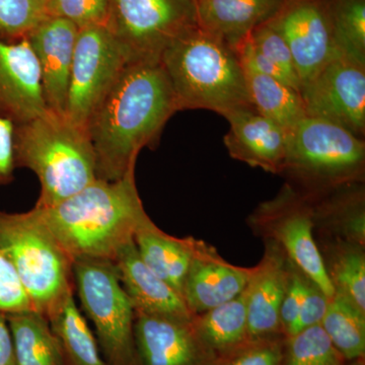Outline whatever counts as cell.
I'll return each mask as SVG.
<instances>
[{"label": "cell", "mask_w": 365, "mask_h": 365, "mask_svg": "<svg viewBox=\"0 0 365 365\" xmlns=\"http://www.w3.org/2000/svg\"><path fill=\"white\" fill-rule=\"evenodd\" d=\"M312 199L314 237H334L365 246L364 182L346 185Z\"/></svg>", "instance_id": "obj_21"}, {"label": "cell", "mask_w": 365, "mask_h": 365, "mask_svg": "<svg viewBox=\"0 0 365 365\" xmlns=\"http://www.w3.org/2000/svg\"><path fill=\"white\" fill-rule=\"evenodd\" d=\"M307 117L319 118L365 136V66L335 55L300 88Z\"/></svg>", "instance_id": "obj_11"}, {"label": "cell", "mask_w": 365, "mask_h": 365, "mask_svg": "<svg viewBox=\"0 0 365 365\" xmlns=\"http://www.w3.org/2000/svg\"><path fill=\"white\" fill-rule=\"evenodd\" d=\"M252 268L222 258L215 247L197 240L182 289V299L193 316L234 299L246 289Z\"/></svg>", "instance_id": "obj_17"}, {"label": "cell", "mask_w": 365, "mask_h": 365, "mask_svg": "<svg viewBox=\"0 0 365 365\" xmlns=\"http://www.w3.org/2000/svg\"><path fill=\"white\" fill-rule=\"evenodd\" d=\"M134 346L136 365H215L218 359L193 319L135 314Z\"/></svg>", "instance_id": "obj_13"}, {"label": "cell", "mask_w": 365, "mask_h": 365, "mask_svg": "<svg viewBox=\"0 0 365 365\" xmlns=\"http://www.w3.org/2000/svg\"><path fill=\"white\" fill-rule=\"evenodd\" d=\"M345 362L321 325L309 327L285 338L281 365H342Z\"/></svg>", "instance_id": "obj_30"}, {"label": "cell", "mask_w": 365, "mask_h": 365, "mask_svg": "<svg viewBox=\"0 0 365 365\" xmlns=\"http://www.w3.org/2000/svg\"><path fill=\"white\" fill-rule=\"evenodd\" d=\"M329 300H330V297L313 280L309 278L306 295H304V302L300 307L299 318H297L294 330L289 336L309 328V327L321 325L322 319L328 309Z\"/></svg>", "instance_id": "obj_37"}, {"label": "cell", "mask_w": 365, "mask_h": 365, "mask_svg": "<svg viewBox=\"0 0 365 365\" xmlns=\"http://www.w3.org/2000/svg\"><path fill=\"white\" fill-rule=\"evenodd\" d=\"M73 280L83 309L95 326L106 362L108 365H136L135 311L113 261L76 259Z\"/></svg>", "instance_id": "obj_7"}, {"label": "cell", "mask_w": 365, "mask_h": 365, "mask_svg": "<svg viewBox=\"0 0 365 365\" xmlns=\"http://www.w3.org/2000/svg\"><path fill=\"white\" fill-rule=\"evenodd\" d=\"M35 208L72 261H112L148 217L137 190L135 170L118 181L97 179L51 207Z\"/></svg>", "instance_id": "obj_2"}, {"label": "cell", "mask_w": 365, "mask_h": 365, "mask_svg": "<svg viewBox=\"0 0 365 365\" xmlns=\"http://www.w3.org/2000/svg\"><path fill=\"white\" fill-rule=\"evenodd\" d=\"M197 26V0H112L107 24L127 64L160 62L175 41Z\"/></svg>", "instance_id": "obj_8"}, {"label": "cell", "mask_w": 365, "mask_h": 365, "mask_svg": "<svg viewBox=\"0 0 365 365\" xmlns=\"http://www.w3.org/2000/svg\"><path fill=\"white\" fill-rule=\"evenodd\" d=\"M290 261V260H289ZM309 277L290 261L289 281L280 309V321L284 335L289 336L299 318L307 292Z\"/></svg>", "instance_id": "obj_36"}, {"label": "cell", "mask_w": 365, "mask_h": 365, "mask_svg": "<svg viewBox=\"0 0 365 365\" xmlns=\"http://www.w3.org/2000/svg\"><path fill=\"white\" fill-rule=\"evenodd\" d=\"M38 1L40 2L41 4H42L43 6H46V4H48V1H49V0H38Z\"/></svg>", "instance_id": "obj_41"}, {"label": "cell", "mask_w": 365, "mask_h": 365, "mask_svg": "<svg viewBox=\"0 0 365 365\" xmlns=\"http://www.w3.org/2000/svg\"><path fill=\"white\" fill-rule=\"evenodd\" d=\"M126 66V57L107 26L79 29L67 91L66 116L86 128L91 114Z\"/></svg>", "instance_id": "obj_10"}, {"label": "cell", "mask_w": 365, "mask_h": 365, "mask_svg": "<svg viewBox=\"0 0 365 365\" xmlns=\"http://www.w3.org/2000/svg\"><path fill=\"white\" fill-rule=\"evenodd\" d=\"M39 63L28 39H0V116L14 124L47 112Z\"/></svg>", "instance_id": "obj_15"}, {"label": "cell", "mask_w": 365, "mask_h": 365, "mask_svg": "<svg viewBox=\"0 0 365 365\" xmlns=\"http://www.w3.org/2000/svg\"><path fill=\"white\" fill-rule=\"evenodd\" d=\"M0 249L18 274L34 311L46 318L67 294L76 292L73 261L35 207L23 213L0 211Z\"/></svg>", "instance_id": "obj_6"}, {"label": "cell", "mask_w": 365, "mask_h": 365, "mask_svg": "<svg viewBox=\"0 0 365 365\" xmlns=\"http://www.w3.org/2000/svg\"><path fill=\"white\" fill-rule=\"evenodd\" d=\"M247 222L255 235L277 245L300 271L333 297L335 290L314 237L312 197L287 182L274 198L259 204Z\"/></svg>", "instance_id": "obj_9"}, {"label": "cell", "mask_w": 365, "mask_h": 365, "mask_svg": "<svg viewBox=\"0 0 365 365\" xmlns=\"http://www.w3.org/2000/svg\"><path fill=\"white\" fill-rule=\"evenodd\" d=\"M47 319L59 341L67 365H108L98 340L76 306L74 292L53 307Z\"/></svg>", "instance_id": "obj_25"}, {"label": "cell", "mask_w": 365, "mask_h": 365, "mask_svg": "<svg viewBox=\"0 0 365 365\" xmlns=\"http://www.w3.org/2000/svg\"><path fill=\"white\" fill-rule=\"evenodd\" d=\"M160 63L180 111L209 110L225 117L253 107L237 53L199 26L175 41L163 52Z\"/></svg>", "instance_id": "obj_4"}, {"label": "cell", "mask_w": 365, "mask_h": 365, "mask_svg": "<svg viewBox=\"0 0 365 365\" xmlns=\"http://www.w3.org/2000/svg\"><path fill=\"white\" fill-rule=\"evenodd\" d=\"M252 106L287 132L307 117L299 91L242 62Z\"/></svg>", "instance_id": "obj_24"}, {"label": "cell", "mask_w": 365, "mask_h": 365, "mask_svg": "<svg viewBox=\"0 0 365 365\" xmlns=\"http://www.w3.org/2000/svg\"><path fill=\"white\" fill-rule=\"evenodd\" d=\"M285 338L248 341L218 357L215 365H281Z\"/></svg>", "instance_id": "obj_34"}, {"label": "cell", "mask_w": 365, "mask_h": 365, "mask_svg": "<svg viewBox=\"0 0 365 365\" xmlns=\"http://www.w3.org/2000/svg\"><path fill=\"white\" fill-rule=\"evenodd\" d=\"M267 24L289 47L302 88L336 55L328 0H283Z\"/></svg>", "instance_id": "obj_12"}, {"label": "cell", "mask_w": 365, "mask_h": 365, "mask_svg": "<svg viewBox=\"0 0 365 365\" xmlns=\"http://www.w3.org/2000/svg\"><path fill=\"white\" fill-rule=\"evenodd\" d=\"M14 126L11 120L0 116V186L13 182L14 160Z\"/></svg>", "instance_id": "obj_38"}, {"label": "cell", "mask_w": 365, "mask_h": 365, "mask_svg": "<svg viewBox=\"0 0 365 365\" xmlns=\"http://www.w3.org/2000/svg\"><path fill=\"white\" fill-rule=\"evenodd\" d=\"M283 0H197L199 28L235 49L255 29L268 23Z\"/></svg>", "instance_id": "obj_20"}, {"label": "cell", "mask_w": 365, "mask_h": 365, "mask_svg": "<svg viewBox=\"0 0 365 365\" xmlns=\"http://www.w3.org/2000/svg\"><path fill=\"white\" fill-rule=\"evenodd\" d=\"M112 261L135 314L193 319L181 295L144 263L134 240L124 245Z\"/></svg>", "instance_id": "obj_19"}, {"label": "cell", "mask_w": 365, "mask_h": 365, "mask_svg": "<svg viewBox=\"0 0 365 365\" xmlns=\"http://www.w3.org/2000/svg\"><path fill=\"white\" fill-rule=\"evenodd\" d=\"M14 160L16 168L33 170L39 179L36 207H51L98 179L95 151L86 129L49 110L16 124Z\"/></svg>", "instance_id": "obj_3"}, {"label": "cell", "mask_w": 365, "mask_h": 365, "mask_svg": "<svg viewBox=\"0 0 365 365\" xmlns=\"http://www.w3.org/2000/svg\"><path fill=\"white\" fill-rule=\"evenodd\" d=\"M177 112L176 96L160 62L127 64L86 123L98 179L118 181L135 170L139 153L158 146Z\"/></svg>", "instance_id": "obj_1"}, {"label": "cell", "mask_w": 365, "mask_h": 365, "mask_svg": "<svg viewBox=\"0 0 365 365\" xmlns=\"http://www.w3.org/2000/svg\"><path fill=\"white\" fill-rule=\"evenodd\" d=\"M199 335L218 355L248 342V316L245 294L193 318Z\"/></svg>", "instance_id": "obj_27"}, {"label": "cell", "mask_w": 365, "mask_h": 365, "mask_svg": "<svg viewBox=\"0 0 365 365\" xmlns=\"http://www.w3.org/2000/svg\"><path fill=\"white\" fill-rule=\"evenodd\" d=\"M47 16L38 0H0V39L9 42L26 39Z\"/></svg>", "instance_id": "obj_31"}, {"label": "cell", "mask_w": 365, "mask_h": 365, "mask_svg": "<svg viewBox=\"0 0 365 365\" xmlns=\"http://www.w3.org/2000/svg\"><path fill=\"white\" fill-rule=\"evenodd\" d=\"M250 42L266 58L278 67L287 76L288 83L300 93V79L292 53L284 39L267 23L250 34Z\"/></svg>", "instance_id": "obj_32"}, {"label": "cell", "mask_w": 365, "mask_h": 365, "mask_svg": "<svg viewBox=\"0 0 365 365\" xmlns=\"http://www.w3.org/2000/svg\"><path fill=\"white\" fill-rule=\"evenodd\" d=\"M112 0H49L45 11L48 16L66 19L78 29L107 26Z\"/></svg>", "instance_id": "obj_33"}, {"label": "cell", "mask_w": 365, "mask_h": 365, "mask_svg": "<svg viewBox=\"0 0 365 365\" xmlns=\"http://www.w3.org/2000/svg\"><path fill=\"white\" fill-rule=\"evenodd\" d=\"M316 241L335 292L365 312V246L334 237Z\"/></svg>", "instance_id": "obj_23"}, {"label": "cell", "mask_w": 365, "mask_h": 365, "mask_svg": "<svg viewBox=\"0 0 365 365\" xmlns=\"http://www.w3.org/2000/svg\"><path fill=\"white\" fill-rule=\"evenodd\" d=\"M336 55L365 66V0H328Z\"/></svg>", "instance_id": "obj_29"}, {"label": "cell", "mask_w": 365, "mask_h": 365, "mask_svg": "<svg viewBox=\"0 0 365 365\" xmlns=\"http://www.w3.org/2000/svg\"><path fill=\"white\" fill-rule=\"evenodd\" d=\"M34 311L32 302L14 266L0 249V312L4 314Z\"/></svg>", "instance_id": "obj_35"}, {"label": "cell", "mask_w": 365, "mask_h": 365, "mask_svg": "<svg viewBox=\"0 0 365 365\" xmlns=\"http://www.w3.org/2000/svg\"><path fill=\"white\" fill-rule=\"evenodd\" d=\"M342 365H364V359L353 360V361H347Z\"/></svg>", "instance_id": "obj_40"}, {"label": "cell", "mask_w": 365, "mask_h": 365, "mask_svg": "<svg viewBox=\"0 0 365 365\" xmlns=\"http://www.w3.org/2000/svg\"><path fill=\"white\" fill-rule=\"evenodd\" d=\"M78 31V26L71 21L47 16L26 38L39 63L46 107L57 114L66 115L67 91Z\"/></svg>", "instance_id": "obj_16"}, {"label": "cell", "mask_w": 365, "mask_h": 365, "mask_svg": "<svg viewBox=\"0 0 365 365\" xmlns=\"http://www.w3.org/2000/svg\"><path fill=\"white\" fill-rule=\"evenodd\" d=\"M264 244L263 257L252 267L244 290L249 341L287 337L281 326L280 309L289 281L290 261L273 242Z\"/></svg>", "instance_id": "obj_14"}, {"label": "cell", "mask_w": 365, "mask_h": 365, "mask_svg": "<svg viewBox=\"0 0 365 365\" xmlns=\"http://www.w3.org/2000/svg\"><path fill=\"white\" fill-rule=\"evenodd\" d=\"M321 326L346 361L364 359L365 312L347 297L334 294Z\"/></svg>", "instance_id": "obj_28"}, {"label": "cell", "mask_w": 365, "mask_h": 365, "mask_svg": "<svg viewBox=\"0 0 365 365\" xmlns=\"http://www.w3.org/2000/svg\"><path fill=\"white\" fill-rule=\"evenodd\" d=\"M0 365H16L13 334L6 314L0 312Z\"/></svg>", "instance_id": "obj_39"}, {"label": "cell", "mask_w": 365, "mask_h": 365, "mask_svg": "<svg viewBox=\"0 0 365 365\" xmlns=\"http://www.w3.org/2000/svg\"><path fill=\"white\" fill-rule=\"evenodd\" d=\"M280 176L313 198L364 182V138L326 120L307 116L288 132L287 160Z\"/></svg>", "instance_id": "obj_5"}, {"label": "cell", "mask_w": 365, "mask_h": 365, "mask_svg": "<svg viewBox=\"0 0 365 365\" xmlns=\"http://www.w3.org/2000/svg\"><path fill=\"white\" fill-rule=\"evenodd\" d=\"M225 118L230 129L223 143L230 158L280 176L287 160L288 132L253 107L242 108Z\"/></svg>", "instance_id": "obj_18"}, {"label": "cell", "mask_w": 365, "mask_h": 365, "mask_svg": "<svg viewBox=\"0 0 365 365\" xmlns=\"http://www.w3.org/2000/svg\"><path fill=\"white\" fill-rule=\"evenodd\" d=\"M133 239L146 266L182 297V285L193 258L197 239L165 234L150 216L137 227Z\"/></svg>", "instance_id": "obj_22"}, {"label": "cell", "mask_w": 365, "mask_h": 365, "mask_svg": "<svg viewBox=\"0 0 365 365\" xmlns=\"http://www.w3.org/2000/svg\"><path fill=\"white\" fill-rule=\"evenodd\" d=\"M13 334L16 365H67L47 318L37 312L6 314Z\"/></svg>", "instance_id": "obj_26"}]
</instances>
